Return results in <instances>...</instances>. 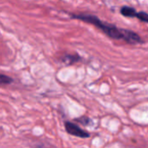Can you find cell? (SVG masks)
Returning <instances> with one entry per match:
<instances>
[{
    "label": "cell",
    "instance_id": "obj_4",
    "mask_svg": "<svg viewBox=\"0 0 148 148\" xmlns=\"http://www.w3.org/2000/svg\"><path fill=\"white\" fill-rule=\"evenodd\" d=\"M12 79L10 78L9 76H6L5 74L0 73V84L2 85H9L11 83H12Z\"/></svg>",
    "mask_w": 148,
    "mask_h": 148
},
{
    "label": "cell",
    "instance_id": "obj_7",
    "mask_svg": "<svg viewBox=\"0 0 148 148\" xmlns=\"http://www.w3.org/2000/svg\"><path fill=\"white\" fill-rule=\"evenodd\" d=\"M69 61L68 63H72V62H76L79 60V58H77V56H66V58Z\"/></svg>",
    "mask_w": 148,
    "mask_h": 148
},
{
    "label": "cell",
    "instance_id": "obj_3",
    "mask_svg": "<svg viewBox=\"0 0 148 148\" xmlns=\"http://www.w3.org/2000/svg\"><path fill=\"white\" fill-rule=\"evenodd\" d=\"M120 12L123 16L125 17H129V18H136L137 16V12L132 8V7H128V6H124L121 10Z\"/></svg>",
    "mask_w": 148,
    "mask_h": 148
},
{
    "label": "cell",
    "instance_id": "obj_5",
    "mask_svg": "<svg viewBox=\"0 0 148 148\" xmlns=\"http://www.w3.org/2000/svg\"><path fill=\"white\" fill-rule=\"evenodd\" d=\"M76 121L79 122V123H80V124H82L83 125H89L92 120H91L88 117H86V116H82L81 118L77 119H76Z\"/></svg>",
    "mask_w": 148,
    "mask_h": 148
},
{
    "label": "cell",
    "instance_id": "obj_1",
    "mask_svg": "<svg viewBox=\"0 0 148 148\" xmlns=\"http://www.w3.org/2000/svg\"><path fill=\"white\" fill-rule=\"evenodd\" d=\"M75 18L80 19L82 21L90 23L101 31H103L107 36L113 39H121L124 41H126L128 43H139L141 41L140 38L138 37V34L135 32L129 31V30H125V29H119L111 24H108L106 22L101 21L99 18L93 15H87V14H79V15H74L73 16Z\"/></svg>",
    "mask_w": 148,
    "mask_h": 148
},
{
    "label": "cell",
    "instance_id": "obj_2",
    "mask_svg": "<svg viewBox=\"0 0 148 148\" xmlns=\"http://www.w3.org/2000/svg\"><path fill=\"white\" fill-rule=\"evenodd\" d=\"M64 128L67 133L72 136H75V137H79L81 138H88L91 136L88 132H86V130H83L78 125L74 124L72 122H70V121L64 122Z\"/></svg>",
    "mask_w": 148,
    "mask_h": 148
},
{
    "label": "cell",
    "instance_id": "obj_6",
    "mask_svg": "<svg viewBox=\"0 0 148 148\" xmlns=\"http://www.w3.org/2000/svg\"><path fill=\"white\" fill-rule=\"evenodd\" d=\"M136 18H138V19H140L141 21H144V22H146L148 23V14L145 13V12H137V16Z\"/></svg>",
    "mask_w": 148,
    "mask_h": 148
}]
</instances>
